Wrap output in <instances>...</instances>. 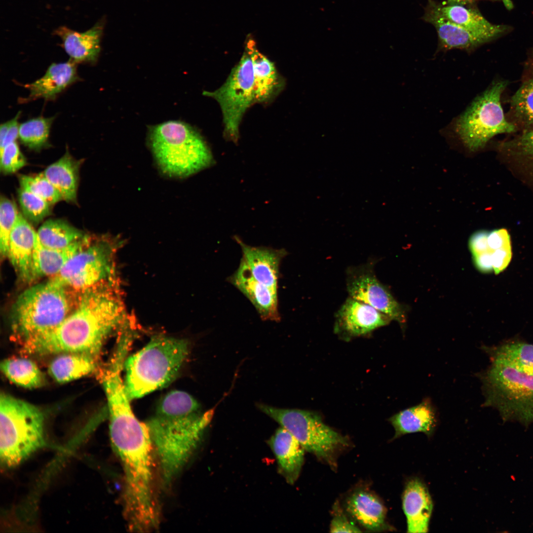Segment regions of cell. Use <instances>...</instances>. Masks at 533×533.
<instances>
[{
	"mask_svg": "<svg viewBox=\"0 0 533 533\" xmlns=\"http://www.w3.org/2000/svg\"><path fill=\"white\" fill-rule=\"evenodd\" d=\"M330 532L331 533H359L362 531L353 522L348 519L340 507L336 503L333 508Z\"/></svg>",
	"mask_w": 533,
	"mask_h": 533,
	"instance_id": "38",
	"label": "cell"
},
{
	"mask_svg": "<svg viewBox=\"0 0 533 533\" xmlns=\"http://www.w3.org/2000/svg\"><path fill=\"white\" fill-rule=\"evenodd\" d=\"M203 95L214 99L219 104L225 137L236 144L242 117L254 103V75L250 54L245 50L225 83L213 91H204Z\"/></svg>",
	"mask_w": 533,
	"mask_h": 533,
	"instance_id": "12",
	"label": "cell"
},
{
	"mask_svg": "<svg viewBox=\"0 0 533 533\" xmlns=\"http://www.w3.org/2000/svg\"><path fill=\"white\" fill-rule=\"evenodd\" d=\"M190 352L185 340L163 335L127 357L124 363V387L130 400L137 399L170 383L178 375Z\"/></svg>",
	"mask_w": 533,
	"mask_h": 533,
	"instance_id": "6",
	"label": "cell"
},
{
	"mask_svg": "<svg viewBox=\"0 0 533 533\" xmlns=\"http://www.w3.org/2000/svg\"><path fill=\"white\" fill-rule=\"evenodd\" d=\"M474 0H447V4L468 5L473 2Z\"/></svg>",
	"mask_w": 533,
	"mask_h": 533,
	"instance_id": "46",
	"label": "cell"
},
{
	"mask_svg": "<svg viewBox=\"0 0 533 533\" xmlns=\"http://www.w3.org/2000/svg\"><path fill=\"white\" fill-rule=\"evenodd\" d=\"M488 231L479 230L470 236L468 244L473 256L487 251H492L488 244Z\"/></svg>",
	"mask_w": 533,
	"mask_h": 533,
	"instance_id": "42",
	"label": "cell"
},
{
	"mask_svg": "<svg viewBox=\"0 0 533 533\" xmlns=\"http://www.w3.org/2000/svg\"><path fill=\"white\" fill-rule=\"evenodd\" d=\"M507 85L505 80L494 81L456 119L455 132L470 150L484 147L496 135L517 130L505 116L501 105V96Z\"/></svg>",
	"mask_w": 533,
	"mask_h": 533,
	"instance_id": "10",
	"label": "cell"
},
{
	"mask_svg": "<svg viewBox=\"0 0 533 533\" xmlns=\"http://www.w3.org/2000/svg\"><path fill=\"white\" fill-rule=\"evenodd\" d=\"M37 232L20 213L11 231L7 258L21 280L34 281L33 259Z\"/></svg>",
	"mask_w": 533,
	"mask_h": 533,
	"instance_id": "17",
	"label": "cell"
},
{
	"mask_svg": "<svg viewBox=\"0 0 533 533\" xmlns=\"http://www.w3.org/2000/svg\"><path fill=\"white\" fill-rule=\"evenodd\" d=\"M0 369L7 378L13 383L27 388H35L46 383L44 374L33 361L15 358L4 360Z\"/></svg>",
	"mask_w": 533,
	"mask_h": 533,
	"instance_id": "30",
	"label": "cell"
},
{
	"mask_svg": "<svg viewBox=\"0 0 533 533\" xmlns=\"http://www.w3.org/2000/svg\"><path fill=\"white\" fill-rule=\"evenodd\" d=\"M491 365L480 375L484 405L496 408L504 421L533 422V344L511 342L484 347Z\"/></svg>",
	"mask_w": 533,
	"mask_h": 533,
	"instance_id": "4",
	"label": "cell"
},
{
	"mask_svg": "<svg viewBox=\"0 0 533 533\" xmlns=\"http://www.w3.org/2000/svg\"><path fill=\"white\" fill-rule=\"evenodd\" d=\"M190 394L173 390L158 404L146 424L159 465L163 484L168 486L197 448L209 424L213 411L201 413Z\"/></svg>",
	"mask_w": 533,
	"mask_h": 533,
	"instance_id": "3",
	"label": "cell"
},
{
	"mask_svg": "<svg viewBox=\"0 0 533 533\" xmlns=\"http://www.w3.org/2000/svg\"><path fill=\"white\" fill-rule=\"evenodd\" d=\"M88 236L62 249L50 248L43 245L36 234L33 259L34 281L44 276L57 274L68 261L86 244Z\"/></svg>",
	"mask_w": 533,
	"mask_h": 533,
	"instance_id": "27",
	"label": "cell"
},
{
	"mask_svg": "<svg viewBox=\"0 0 533 533\" xmlns=\"http://www.w3.org/2000/svg\"><path fill=\"white\" fill-rule=\"evenodd\" d=\"M475 0H474V1ZM496 0V1H501L504 4L505 6L507 8L509 9L513 7V4H512V2H511V1L510 0Z\"/></svg>",
	"mask_w": 533,
	"mask_h": 533,
	"instance_id": "47",
	"label": "cell"
},
{
	"mask_svg": "<svg viewBox=\"0 0 533 533\" xmlns=\"http://www.w3.org/2000/svg\"><path fill=\"white\" fill-rule=\"evenodd\" d=\"M121 242L107 236L94 240L88 236L85 246L50 278L76 292L116 280L114 255Z\"/></svg>",
	"mask_w": 533,
	"mask_h": 533,
	"instance_id": "11",
	"label": "cell"
},
{
	"mask_svg": "<svg viewBox=\"0 0 533 533\" xmlns=\"http://www.w3.org/2000/svg\"><path fill=\"white\" fill-rule=\"evenodd\" d=\"M54 117L38 116L19 124V137L22 142L32 149H39L47 143Z\"/></svg>",
	"mask_w": 533,
	"mask_h": 533,
	"instance_id": "33",
	"label": "cell"
},
{
	"mask_svg": "<svg viewBox=\"0 0 533 533\" xmlns=\"http://www.w3.org/2000/svg\"><path fill=\"white\" fill-rule=\"evenodd\" d=\"M20 115V112H19L13 118L11 119L10 126L7 131L2 144L0 145V153L2 152L3 148L6 145L15 142L16 139L19 137V125L18 124V120Z\"/></svg>",
	"mask_w": 533,
	"mask_h": 533,
	"instance_id": "44",
	"label": "cell"
},
{
	"mask_svg": "<svg viewBox=\"0 0 533 533\" xmlns=\"http://www.w3.org/2000/svg\"><path fill=\"white\" fill-rule=\"evenodd\" d=\"M116 280L80 292L76 304L53 330L22 343L24 351L39 355L76 353L98 357L111 334L126 320Z\"/></svg>",
	"mask_w": 533,
	"mask_h": 533,
	"instance_id": "2",
	"label": "cell"
},
{
	"mask_svg": "<svg viewBox=\"0 0 533 533\" xmlns=\"http://www.w3.org/2000/svg\"><path fill=\"white\" fill-rule=\"evenodd\" d=\"M228 281L251 302L262 319L280 320L277 289L256 280L242 258L237 270L228 278Z\"/></svg>",
	"mask_w": 533,
	"mask_h": 533,
	"instance_id": "15",
	"label": "cell"
},
{
	"mask_svg": "<svg viewBox=\"0 0 533 533\" xmlns=\"http://www.w3.org/2000/svg\"><path fill=\"white\" fill-rule=\"evenodd\" d=\"M110 434L124 473V514L129 529L156 528L159 508L155 490L153 443L146 423L134 415L130 403L117 401L109 409Z\"/></svg>",
	"mask_w": 533,
	"mask_h": 533,
	"instance_id": "1",
	"label": "cell"
},
{
	"mask_svg": "<svg viewBox=\"0 0 533 533\" xmlns=\"http://www.w3.org/2000/svg\"><path fill=\"white\" fill-rule=\"evenodd\" d=\"M246 50L252 61L254 103L267 102L280 91L283 80L274 64L258 50L253 40H248Z\"/></svg>",
	"mask_w": 533,
	"mask_h": 533,
	"instance_id": "26",
	"label": "cell"
},
{
	"mask_svg": "<svg viewBox=\"0 0 533 533\" xmlns=\"http://www.w3.org/2000/svg\"><path fill=\"white\" fill-rule=\"evenodd\" d=\"M492 251H487L473 256V261L476 268L481 272L488 273L493 270Z\"/></svg>",
	"mask_w": 533,
	"mask_h": 533,
	"instance_id": "43",
	"label": "cell"
},
{
	"mask_svg": "<svg viewBox=\"0 0 533 533\" xmlns=\"http://www.w3.org/2000/svg\"><path fill=\"white\" fill-rule=\"evenodd\" d=\"M80 162L68 151L60 159L48 166L43 174L60 193L62 199L76 202Z\"/></svg>",
	"mask_w": 533,
	"mask_h": 533,
	"instance_id": "29",
	"label": "cell"
},
{
	"mask_svg": "<svg viewBox=\"0 0 533 533\" xmlns=\"http://www.w3.org/2000/svg\"><path fill=\"white\" fill-rule=\"evenodd\" d=\"M11 120L1 124L0 128V145H1L5 137L7 131L10 126Z\"/></svg>",
	"mask_w": 533,
	"mask_h": 533,
	"instance_id": "45",
	"label": "cell"
},
{
	"mask_svg": "<svg viewBox=\"0 0 533 533\" xmlns=\"http://www.w3.org/2000/svg\"><path fill=\"white\" fill-rule=\"evenodd\" d=\"M395 430L393 439L405 434L422 432L430 437L437 423L436 410L429 398L395 414L389 419Z\"/></svg>",
	"mask_w": 533,
	"mask_h": 533,
	"instance_id": "25",
	"label": "cell"
},
{
	"mask_svg": "<svg viewBox=\"0 0 533 533\" xmlns=\"http://www.w3.org/2000/svg\"><path fill=\"white\" fill-rule=\"evenodd\" d=\"M44 417L38 407L5 393L0 397V459L15 467L41 448Z\"/></svg>",
	"mask_w": 533,
	"mask_h": 533,
	"instance_id": "8",
	"label": "cell"
},
{
	"mask_svg": "<svg viewBox=\"0 0 533 533\" xmlns=\"http://www.w3.org/2000/svg\"><path fill=\"white\" fill-rule=\"evenodd\" d=\"M79 293L50 278L22 292L13 304L10 321L21 343L54 329L75 307Z\"/></svg>",
	"mask_w": 533,
	"mask_h": 533,
	"instance_id": "5",
	"label": "cell"
},
{
	"mask_svg": "<svg viewBox=\"0 0 533 533\" xmlns=\"http://www.w3.org/2000/svg\"><path fill=\"white\" fill-rule=\"evenodd\" d=\"M402 499L407 532L427 533L433 505L425 485L418 478L410 479L405 485Z\"/></svg>",
	"mask_w": 533,
	"mask_h": 533,
	"instance_id": "20",
	"label": "cell"
},
{
	"mask_svg": "<svg viewBox=\"0 0 533 533\" xmlns=\"http://www.w3.org/2000/svg\"><path fill=\"white\" fill-rule=\"evenodd\" d=\"M18 212L15 203L1 196L0 201V253L1 258L7 257L11 231Z\"/></svg>",
	"mask_w": 533,
	"mask_h": 533,
	"instance_id": "35",
	"label": "cell"
},
{
	"mask_svg": "<svg viewBox=\"0 0 533 533\" xmlns=\"http://www.w3.org/2000/svg\"><path fill=\"white\" fill-rule=\"evenodd\" d=\"M346 511L365 529L372 532L392 531L386 520V508L380 499L367 490H358L347 498Z\"/></svg>",
	"mask_w": 533,
	"mask_h": 533,
	"instance_id": "21",
	"label": "cell"
},
{
	"mask_svg": "<svg viewBox=\"0 0 533 533\" xmlns=\"http://www.w3.org/2000/svg\"><path fill=\"white\" fill-rule=\"evenodd\" d=\"M0 171L4 174L15 173L26 163V160L15 142L6 145L0 153Z\"/></svg>",
	"mask_w": 533,
	"mask_h": 533,
	"instance_id": "37",
	"label": "cell"
},
{
	"mask_svg": "<svg viewBox=\"0 0 533 533\" xmlns=\"http://www.w3.org/2000/svg\"><path fill=\"white\" fill-rule=\"evenodd\" d=\"M511 258V246L493 251L492 260L494 272L497 274L503 271L509 265Z\"/></svg>",
	"mask_w": 533,
	"mask_h": 533,
	"instance_id": "41",
	"label": "cell"
},
{
	"mask_svg": "<svg viewBox=\"0 0 533 533\" xmlns=\"http://www.w3.org/2000/svg\"><path fill=\"white\" fill-rule=\"evenodd\" d=\"M18 200L23 215L34 224H38L50 213L51 205L21 188L18 190Z\"/></svg>",
	"mask_w": 533,
	"mask_h": 533,
	"instance_id": "36",
	"label": "cell"
},
{
	"mask_svg": "<svg viewBox=\"0 0 533 533\" xmlns=\"http://www.w3.org/2000/svg\"><path fill=\"white\" fill-rule=\"evenodd\" d=\"M260 411L288 431L305 451L313 454L332 469L339 454L349 446L347 438L325 424L315 414L298 409H280L263 404Z\"/></svg>",
	"mask_w": 533,
	"mask_h": 533,
	"instance_id": "9",
	"label": "cell"
},
{
	"mask_svg": "<svg viewBox=\"0 0 533 533\" xmlns=\"http://www.w3.org/2000/svg\"><path fill=\"white\" fill-rule=\"evenodd\" d=\"M504 146L533 158V128L522 131L517 137L506 143Z\"/></svg>",
	"mask_w": 533,
	"mask_h": 533,
	"instance_id": "39",
	"label": "cell"
},
{
	"mask_svg": "<svg viewBox=\"0 0 533 533\" xmlns=\"http://www.w3.org/2000/svg\"><path fill=\"white\" fill-rule=\"evenodd\" d=\"M487 241L489 248L492 251L511 246L510 235L507 230L504 228L488 231Z\"/></svg>",
	"mask_w": 533,
	"mask_h": 533,
	"instance_id": "40",
	"label": "cell"
},
{
	"mask_svg": "<svg viewBox=\"0 0 533 533\" xmlns=\"http://www.w3.org/2000/svg\"><path fill=\"white\" fill-rule=\"evenodd\" d=\"M149 141L159 167L169 176H189L215 163L201 135L183 121L169 120L151 126Z\"/></svg>",
	"mask_w": 533,
	"mask_h": 533,
	"instance_id": "7",
	"label": "cell"
},
{
	"mask_svg": "<svg viewBox=\"0 0 533 533\" xmlns=\"http://www.w3.org/2000/svg\"><path fill=\"white\" fill-rule=\"evenodd\" d=\"M346 288L349 297L385 314L404 328L406 322L405 309L378 280L374 271V264L368 263L348 268Z\"/></svg>",
	"mask_w": 533,
	"mask_h": 533,
	"instance_id": "13",
	"label": "cell"
},
{
	"mask_svg": "<svg viewBox=\"0 0 533 533\" xmlns=\"http://www.w3.org/2000/svg\"><path fill=\"white\" fill-rule=\"evenodd\" d=\"M423 19L435 28L440 50L460 49L470 51L488 42L483 38L444 17L433 0H429Z\"/></svg>",
	"mask_w": 533,
	"mask_h": 533,
	"instance_id": "19",
	"label": "cell"
},
{
	"mask_svg": "<svg viewBox=\"0 0 533 533\" xmlns=\"http://www.w3.org/2000/svg\"><path fill=\"white\" fill-rule=\"evenodd\" d=\"M335 329L343 335H365L392 320L371 305L349 297L336 313Z\"/></svg>",
	"mask_w": 533,
	"mask_h": 533,
	"instance_id": "14",
	"label": "cell"
},
{
	"mask_svg": "<svg viewBox=\"0 0 533 533\" xmlns=\"http://www.w3.org/2000/svg\"><path fill=\"white\" fill-rule=\"evenodd\" d=\"M508 119L522 131L533 128V75L525 80L512 97Z\"/></svg>",
	"mask_w": 533,
	"mask_h": 533,
	"instance_id": "32",
	"label": "cell"
},
{
	"mask_svg": "<svg viewBox=\"0 0 533 533\" xmlns=\"http://www.w3.org/2000/svg\"><path fill=\"white\" fill-rule=\"evenodd\" d=\"M37 234L43 245L53 249L67 247L85 235L81 230L61 219L45 221L39 227Z\"/></svg>",
	"mask_w": 533,
	"mask_h": 533,
	"instance_id": "31",
	"label": "cell"
},
{
	"mask_svg": "<svg viewBox=\"0 0 533 533\" xmlns=\"http://www.w3.org/2000/svg\"><path fill=\"white\" fill-rule=\"evenodd\" d=\"M76 64L70 59L68 62L51 64L41 77L25 85L30 91L29 96L25 100L55 99L68 86L78 80Z\"/></svg>",
	"mask_w": 533,
	"mask_h": 533,
	"instance_id": "23",
	"label": "cell"
},
{
	"mask_svg": "<svg viewBox=\"0 0 533 533\" xmlns=\"http://www.w3.org/2000/svg\"><path fill=\"white\" fill-rule=\"evenodd\" d=\"M233 238L240 246L242 258L254 278L267 286L277 289L280 264L287 252L284 249L248 245L236 235Z\"/></svg>",
	"mask_w": 533,
	"mask_h": 533,
	"instance_id": "18",
	"label": "cell"
},
{
	"mask_svg": "<svg viewBox=\"0 0 533 533\" xmlns=\"http://www.w3.org/2000/svg\"><path fill=\"white\" fill-rule=\"evenodd\" d=\"M106 20L102 17L91 28L78 32L61 26L53 33L62 40L61 45L76 63H95L101 52V41Z\"/></svg>",
	"mask_w": 533,
	"mask_h": 533,
	"instance_id": "16",
	"label": "cell"
},
{
	"mask_svg": "<svg viewBox=\"0 0 533 533\" xmlns=\"http://www.w3.org/2000/svg\"><path fill=\"white\" fill-rule=\"evenodd\" d=\"M435 5L444 17L483 38L488 42L502 36L509 29L506 25L490 23L477 9L467 5L441 4L435 2Z\"/></svg>",
	"mask_w": 533,
	"mask_h": 533,
	"instance_id": "22",
	"label": "cell"
},
{
	"mask_svg": "<svg viewBox=\"0 0 533 533\" xmlns=\"http://www.w3.org/2000/svg\"><path fill=\"white\" fill-rule=\"evenodd\" d=\"M268 444L275 456L280 474L289 484H293L299 477L304 462L305 449L282 427L271 436Z\"/></svg>",
	"mask_w": 533,
	"mask_h": 533,
	"instance_id": "24",
	"label": "cell"
},
{
	"mask_svg": "<svg viewBox=\"0 0 533 533\" xmlns=\"http://www.w3.org/2000/svg\"><path fill=\"white\" fill-rule=\"evenodd\" d=\"M98 359L86 354L64 353L51 361L48 372L57 382H67L97 371Z\"/></svg>",
	"mask_w": 533,
	"mask_h": 533,
	"instance_id": "28",
	"label": "cell"
},
{
	"mask_svg": "<svg viewBox=\"0 0 533 533\" xmlns=\"http://www.w3.org/2000/svg\"><path fill=\"white\" fill-rule=\"evenodd\" d=\"M19 180L21 188L40 197L50 205L63 199L43 173L36 176L21 175L19 176Z\"/></svg>",
	"mask_w": 533,
	"mask_h": 533,
	"instance_id": "34",
	"label": "cell"
}]
</instances>
